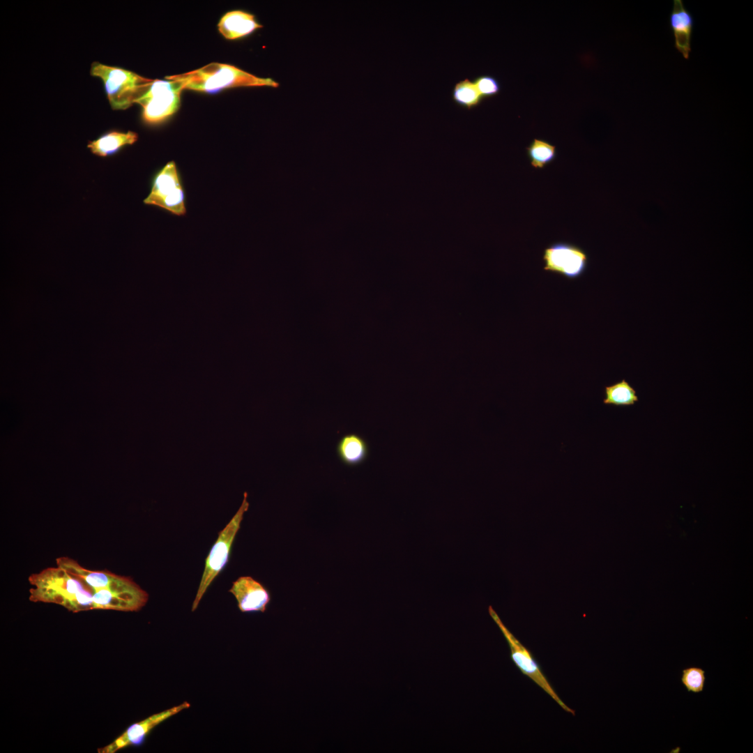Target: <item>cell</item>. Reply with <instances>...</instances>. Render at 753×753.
<instances>
[{"label": "cell", "mask_w": 753, "mask_h": 753, "mask_svg": "<svg viewBox=\"0 0 753 753\" xmlns=\"http://www.w3.org/2000/svg\"><path fill=\"white\" fill-rule=\"evenodd\" d=\"M336 454L344 465L356 466L368 458L370 446L362 436L356 433L347 434L337 442Z\"/></svg>", "instance_id": "obj_14"}, {"label": "cell", "mask_w": 753, "mask_h": 753, "mask_svg": "<svg viewBox=\"0 0 753 753\" xmlns=\"http://www.w3.org/2000/svg\"><path fill=\"white\" fill-rule=\"evenodd\" d=\"M144 203L157 206L176 215L185 214V194L174 161L167 163L156 173L151 192Z\"/></svg>", "instance_id": "obj_6"}, {"label": "cell", "mask_w": 753, "mask_h": 753, "mask_svg": "<svg viewBox=\"0 0 753 753\" xmlns=\"http://www.w3.org/2000/svg\"><path fill=\"white\" fill-rule=\"evenodd\" d=\"M183 84L175 79L153 80L135 103L142 108V119L148 124L160 123L173 115L181 104Z\"/></svg>", "instance_id": "obj_5"}, {"label": "cell", "mask_w": 753, "mask_h": 753, "mask_svg": "<svg viewBox=\"0 0 753 753\" xmlns=\"http://www.w3.org/2000/svg\"><path fill=\"white\" fill-rule=\"evenodd\" d=\"M183 84V89L202 92H216L225 88L240 86L277 87L270 78L258 77L234 66L212 63L183 74L167 76Z\"/></svg>", "instance_id": "obj_2"}, {"label": "cell", "mask_w": 753, "mask_h": 753, "mask_svg": "<svg viewBox=\"0 0 753 753\" xmlns=\"http://www.w3.org/2000/svg\"><path fill=\"white\" fill-rule=\"evenodd\" d=\"M229 592L235 597L239 610L243 613H264L271 601L268 591L250 576L238 577Z\"/></svg>", "instance_id": "obj_11"}, {"label": "cell", "mask_w": 753, "mask_h": 753, "mask_svg": "<svg viewBox=\"0 0 753 753\" xmlns=\"http://www.w3.org/2000/svg\"><path fill=\"white\" fill-rule=\"evenodd\" d=\"M680 681L688 692L699 693L704 688L706 682L705 671L697 667L685 668L682 671Z\"/></svg>", "instance_id": "obj_19"}, {"label": "cell", "mask_w": 753, "mask_h": 753, "mask_svg": "<svg viewBox=\"0 0 753 753\" xmlns=\"http://www.w3.org/2000/svg\"><path fill=\"white\" fill-rule=\"evenodd\" d=\"M247 498L248 493L244 492L243 500L240 508L229 523L219 532L217 540L206 557L204 572L192 602V611L197 609L207 589L229 561L234 539L241 528L244 514L249 508Z\"/></svg>", "instance_id": "obj_4"}, {"label": "cell", "mask_w": 753, "mask_h": 753, "mask_svg": "<svg viewBox=\"0 0 753 753\" xmlns=\"http://www.w3.org/2000/svg\"><path fill=\"white\" fill-rule=\"evenodd\" d=\"M544 270L575 279L584 274L588 265L586 253L579 246L556 242L544 250Z\"/></svg>", "instance_id": "obj_8"}, {"label": "cell", "mask_w": 753, "mask_h": 753, "mask_svg": "<svg viewBox=\"0 0 753 753\" xmlns=\"http://www.w3.org/2000/svg\"><path fill=\"white\" fill-rule=\"evenodd\" d=\"M604 393L606 397L603 402L605 404L630 406L638 401L635 390L625 379L605 387Z\"/></svg>", "instance_id": "obj_18"}, {"label": "cell", "mask_w": 753, "mask_h": 753, "mask_svg": "<svg viewBox=\"0 0 753 753\" xmlns=\"http://www.w3.org/2000/svg\"><path fill=\"white\" fill-rule=\"evenodd\" d=\"M57 566L76 575L93 588H109L116 591H134L142 588L131 577L115 575L109 571H93L82 567L76 561L61 557Z\"/></svg>", "instance_id": "obj_9"}, {"label": "cell", "mask_w": 753, "mask_h": 753, "mask_svg": "<svg viewBox=\"0 0 753 753\" xmlns=\"http://www.w3.org/2000/svg\"><path fill=\"white\" fill-rule=\"evenodd\" d=\"M91 75L100 78L113 109H126L144 92L153 79L121 68L93 62Z\"/></svg>", "instance_id": "obj_3"}, {"label": "cell", "mask_w": 753, "mask_h": 753, "mask_svg": "<svg viewBox=\"0 0 753 753\" xmlns=\"http://www.w3.org/2000/svg\"><path fill=\"white\" fill-rule=\"evenodd\" d=\"M526 150L534 168L543 169L556 157V146L543 139H534Z\"/></svg>", "instance_id": "obj_17"}, {"label": "cell", "mask_w": 753, "mask_h": 753, "mask_svg": "<svg viewBox=\"0 0 753 753\" xmlns=\"http://www.w3.org/2000/svg\"><path fill=\"white\" fill-rule=\"evenodd\" d=\"M218 26L225 38L234 40L248 36L262 26L253 15L243 10H233L220 19Z\"/></svg>", "instance_id": "obj_13"}, {"label": "cell", "mask_w": 753, "mask_h": 753, "mask_svg": "<svg viewBox=\"0 0 753 753\" xmlns=\"http://www.w3.org/2000/svg\"><path fill=\"white\" fill-rule=\"evenodd\" d=\"M489 613L499 626L507 641L510 650L511 659L521 672L527 676L541 687L565 711L575 715V710L568 706L561 700L542 671L540 665L533 658L531 652L505 627L492 607H489Z\"/></svg>", "instance_id": "obj_7"}, {"label": "cell", "mask_w": 753, "mask_h": 753, "mask_svg": "<svg viewBox=\"0 0 753 753\" xmlns=\"http://www.w3.org/2000/svg\"><path fill=\"white\" fill-rule=\"evenodd\" d=\"M137 138V134L132 131H112L89 142L87 147L92 153L105 157L116 153L124 146L134 144Z\"/></svg>", "instance_id": "obj_15"}, {"label": "cell", "mask_w": 753, "mask_h": 753, "mask_svg": "<svg viewBox=\"0 0 753 753\" xmlns=\"http://www.w3.org/2000/svg\"><path fill=\"white\" fill-rule=\"evenodd\" d=\"M190 703L184 701L182 703L153 714L147 718L130 725L121 736L112 743L98 752L102 753H114L116 751L130 745H142L146 735L156 726L169 719V717L188 708Z\"/></svg>", "instance_id": "obj_10"}, {"label": "cell", "mask_w": 753, "mask_h": 753, "mask_svg": "<svg viewBox=\"0 0 753 753\" xmlns=\"http://www.w3.org/2000/svg\"><path fill=\"white\" fill-rule=\"evenodd\" d=\"M473 81L483 100L496 96L501 91L499 82L492 75H479Z\"/></svg>", "instance_id": "obj_20"}, {"label": "cell", "mask_w": 753, "mask_h": 753, "mask_svg": "<svg viewBox=\"0 0 753 753\" xmlns=\"http://www.w3.org/2000/svg\"><path fill=\"white\" fill-rule=\"evenodd\" d=\"M669 26L674 38V47L685 59L691 52L694 19L682 0H674L669 16Z\"/></svg>", "instance_id": "obj_12"}, {"label": "cell", "mask_w": 753, "mask_h": 753, "mask_svg": "<svg viewBox=\"0 0 753 753\" xmlns=\"http://www.w3.org/2000/svg\"><path fill=\"white\" fill-rule=\"evenodd\" d=\"M30 600L55 603L77 612L95 609L94 589L82 578L59 568H49L30 575Z\"/></svg>", "instance_id": "obj_1"}, {"label": "cell", "mask_w": 753, "mask_h": 753, "mask_svg": "<svg viewBox=\"0 0 753 753\" xmlns=\"http://www.w3.org/2000/svg\"><path fill=\"white\" fill-rule=\"evenodd\" d=\"M451 95L455 104L466 109L477 107L483 100L473 81L469 78L457 82L453 86Z\"/></svg>", "instance_id": "obj_16"}]
</instances>
